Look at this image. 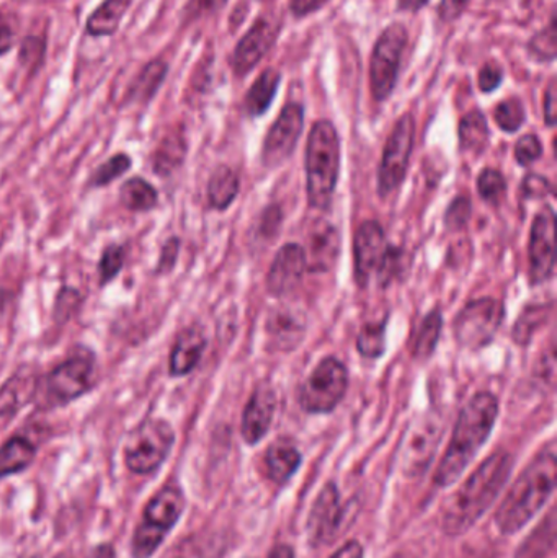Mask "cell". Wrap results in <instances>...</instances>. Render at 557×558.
<instances>
[{
    "label": "cell",
    "mask_w": 557,
    "mask_h": 558,
    "mask_svg": "<svg viewBox=\"0 0 557 558\" xmlns=\"http://www.w3.org/2000/svg\"><path fill=\"white\" fill-rule=\"evenodd\" d=\"M56 558H74V557L68 556V554H61V556H58Z\"/></svg>",
    "instance_id": "91938a15"
},
{
    "label": "cell",
    "mask_w": 557,
    "mask_h": 558,
    "mask_svg": "<svg viewBox=\"0 0 557 558\" xmlns=\"http://www.w3.org/2000/svg\"><path fill=\"white\" fill-rule=\"evenodd\" d=\"M280 81L281 75L277 69L268 68L262 72L261 77L252 84L245 97V110L251 117H262L270 108Z\"/></svg>",
    "instance_id": "d4e9b609"
},
{
    "label": "cell",
    "mask_w": 557,
    "mask_h": 558,
    "mask_svg": "<svg viewBox=\"0 0 557 558\" xmlns=\"http://www.w3.org/2000/svg\"><path fill=\"white\" fill-rule=\"evenodd\" d=\"M124 260H126V251L123 245L110 244L101 252L100 262H98V275H100V286L108 284L123 270Z\"/></svg>",
    "instance_id": "f35d334b"
},
{
    "label": "cell",
    "mask_w": 557,
    "mask_h": 558,
    "mask_svg": "<svg viewBox=\"0 0 557 558\" xmlns=\"http://www.w3.org/2000/svg\"><path fill=\"white\" fill-rule=\"evenodd\" d=\"M444 327V317L440 311H432L422 322L417 335H415L414 347H412V356L417 360H425L434 353L437 348L438 338Z\"/></svg>",
    "instance_id": "d6a6232c"
},
{
    "label": "cell",
    "mask_w": 557,
    "mask_h": 558,
    "mask_svg": "<svg viewBox=\"0 0 557 558\" xmlns=\"http://www.w3.org/2000/svg\"><path fill=\"white\" fill-rule=\"evenodd\" d=\"M277 410V393L270 384H262L244 409L242 415V438L247 445L254 446L267 436Z\"/></svg>",
    "instance_id": "d6986e66"
},
{
    "label": "cell",
    "mask_w": 557,
    "mask_h": 558,
    "mask_svg": "<svg viewBox=\"0 0 557 558\" xmlns=\"http://www.w3.org/2000/svg\"><path fill=\"white\" fill-rule=\"evenodd\" d=\"M557 456L555 442L543 449L507 492L496 513L497 530L507 536L519 533L545 507L555 492Z\"/></svg>",
    "instance_id": "3957f363"
},
{
    "label": "cell",
    "mask_w": 557,
    "mask_h": 558,
    "mask_svg": "<svg viewBox=\"0 0 557 558\" xmlns=\"http://www.w3.org/2000/svg\"><path fill=\"white\" fill-rule=\"evenodd\" d=\"M329 0H290L291 12L296 16H306L326 5Z\"/></svg>",
    "instance_id": "f5cc1de1"
},
{
    "label": "cell",
    "mask_w": 557,
    "mask_h": 558,
    "mask_svg": "<svg viewBox=\"0 0 557 558\" xmlns=\"http://www.w3.org/2000/svg\"><path fill=\"white\" fill-rule=\"evenodd\" d=\"M391 558H414L412 556H408V554H398V556L391 557Z\"/></svg>",
    "instance_id": "680465c9"
},
{
    "label": "cell",
    "mask_w": 557,
    "mask_h": 558,
    "mask_svg": "<svg viewBox=\"0 0 557 558\" xmlns=\"http://www.w3.org/2000/svg\"><path fill=\"white\" fill-rule=\"evenodd\" d=\"M16 29L9 15L0 13V54H5L15 45Z\"/></svg>",
    "instance_id": "c3c4849f"
},
{
    "label": "cell",
    "mask_w": 557,
    "mask_h": 558,
    "mask_svg": "<svg viewBox=\"0 0 557 558\" xmlns=\"http://www.w3.org/2000/svg\"><path fill=\"white\" fill-rule=\"evenodd\" d=\"M385 231L376 221H366L355 234V278L359 286H366L373 275L379 274L388 255Z\"/></svg>",
    "instance_id": "2e32d148"
},
{
    "label": "cell",
    "mask_w": 557,
    "mask_h": 558,
    "mask_svg": "<svg viewBox=\"0 0 557 558\" xmlns=\"http://www.w3.org/2000/svg\"><path fill=\"white\" fill-rule=\"evenodd\" d=\"M340 172V140L330 121L314 123L306 147L307 199L316 209L332 202Z\"/></svg>",
    "instance_id": "277c9868"
},
{
    "label": "cell",
    "mask_w": 557,
    "mask_h": 558,
    "mask_svg": "<svg viewBox=\"0 0 557 558\" xmlns=\"http://www.w3.org/2000/svg\"><path fill=\"white\" fill-rule=\"evenodd\" d=\"M513 458L506 451L494 452L445 505L441 527L448 536H461L486 514L509 481Z\"/></svg>",
    "instance_id": "6da1fadb"
},
{
    "label": "cell",
    "mask_w": 557,
    "mask_h": 558,
    "mask_svg": "<svg viewBox=\"0 0 557 558\" xmlns=\"http://www.w3.org/2000/svg\"><path fill=\"white\" fill-rule=\"evenodd\" d=\"M330 558H363L362 544L359 541H349Z\"/></svg>",
    "instance_id": "11a10c76"
},
{
    "label": "cell",
    "mask_w": 557,
    "mask_h": 558,
    "mask_svg": "<svg viewBox=\"0 0 557 558\" xmlns=\"http://www.w3.org/2000/svg\"><path fill=\"white\" fill-rule=\"evenodd\" d=\"M35 454V446L28 439L22 436L10 438L0 448V478L25 471L32 464Z\"/></svg>",
    "instance_id": "f1b7e54d"
},
{
    "label": "cell",
    "mask_w": 557,
    "mask_h": 558,
    "mask_svg": "<svg viewBox=\"0 0 557 558\" xmlns=\"http://www.w3.org/2000/svg\"><path fill=\"white\" fill-rule=\"evenodd\" d=\"M349 373L337 357H326L317 364L300 393V403L307 413H330L346 397Z\"/></svg>",
    "instance_id": "9c48e42d"
},
{
    "label": "cell",
    "mask_w": 557,
    "mask_h": 558,
    "mask_svg": "<svg viewBox=\"0 0 557 558\" xmlns=\"http://www.w3.org/2000/svg\"><path fill=\"white\" fill-rule=\"evenodd\" d=\"M543 146L535 134H526L520 137L516 146V159L522 167L530 166L542 157Z\"/></svg>",
    "instance_id": "b9f144b4"
},
{
    "label": "cell",
    "mask_w": 557,
    "mask_h": 558,
    "mask_svg": "<svg viewBox=\"0 0 557 558\" xmlns=\"http://www.w3.org/2000/svg\"><path fill=\"white\" fill-rule=\"evenodd\" d=\"M185 510V497L177 485H167L150 498L133 539V557L149 558L175 526Z\"/></svg>",
    "instance_id": "5b68a950"
},
{
    "label": "cell",
    "mask_w": 557,
    "mask_h": 558,
    "mask_svg": "<svg viewBox=\"0 0 557 558\" xmlns=\"http://www.w3.org/2000/svg\"><path fill=\"white\" fill-rule=\"evenodd\" d=\"M38 377L29 371H19L0 387V416H12L38 393Z\"/></svg>",
    "instance_id": "603a6c76"
},
{
    "label": "cell",
    "mask_w": 557,
    "mask_h": 558,
    "mask_svg": "<svg viewBox=\"0 0 557 558\" xmlns=\"http://www.w3.org/2000/svg\"><path fill=\"white\" fill-rule=\"evenodd\" d=\"M179 252H180V239L172 238L162 245V251H160L159 262H157L156 274L157 275H167L173 270L175 267L177 260H179Z\"/></svg>",
    "instance_id": "f6af8a7d"
},
{
    "label": "cell",
    "mask_w": 557,
    "mask_h": 558,
    "mask_svg": "<svg viewBox=\"0 0 557 558\" xmlns=\"http://www.w3.org/2000/svg\"><path fill=\"white\" fill-rule=\"evenodd\" d=\"M268 558H294V550L290 546H277Z\"/></svg>",
    "instance_id": "6f0895ef"
},
{
    "label": "cell",
    "mask_w": 557,
    "mask_h": 558,
    "mask_svg": "<svg viewBox=\"0 0 557 558\" xmlns=\"http://www.w3.org/2000/svg\"><path fill=\"white\" fill-rule=\"evenodd\" d=\"M408 41V28L401 23L388 26L376 41L370 64V85L376 101L388 100L395 92Z\"/></svg>",
    "instance_id": "ba28073f"
},
{
    "label": "cell",
    "mask_w": 557,
    "mask_h": 558,
    "mask_svg": "<svg viewBox=\"0 0 557 558\" xmlns=\"http://www.w3.org/2000/svg\"><path fill=\"white\" fill-rule=\"evenodd\" d=\"M342 517L339 488L334 482H329L317 495L307 520V534L313 547L326 546L336 539Z\"/></svg>",
    "instance_id": "9a60e30c"
},
{
    "label": "cell",
    "mask_w": 557,
    "mask_h": 558,
    "mask_svg": "<svg viewBox=\"0 0 557 558\" xmlns=\"http://www.w3.org/2000/svg\"><path fill=\"white\" fill-rule=\"evenodd\" d=\"M307 270L306 251L298 244H287L278 251L267 277V289L275 298L290 294L303 281Z\"/></svg>",
    "instance_id": "ac0fdd59"
},
{
    "label": "cell",
    "mask_w": 557,
    "mask_h": 558,
    "mask_svg": "<svg viewBox=\"0 0 557 558\" xmlns=\"http://www.w3.org/2000/svg\"><path fill=\"white\" fill-rule=\"evenodd\" d=\"M504 318V305L493 298L468 302L455 320L458 343L468 350H481L496 337Z\"/></svg>",
    "instance_id": "30bf717a"
},
{
    "label": "cell",
    "mask_w": 557,
    "mask_h": 558,
    "mask_svg": "<svg viewBox=\"0 0 557 558\" xmlns=\"http://www.w3.org/2000/svg\"><path fill=\"white\" fill-rule=\"evenodd\" d=\"M186 156V143L182 134L172 133L164 137L153 156L154 173L160 177H169L175 172Z\"/></svg>",
    "instance_id": "83f0119b"
},
{
    "label": "cell",
    "mask_w": 557,
    "mask_h": 558,
    "mask_svg": "<svg viewBox=\"0 0 557 558\" xmlns=\"http://www.w3.org/2000/svg\"><path fill=\"white\" fill-rule=\"evenodd\" d=\"M160 558H202L199 549L192 539L180 541L172 549L167 550Z\"/></svg>",
    "instance_id": "816d5d0a"
},
{
    "label": "cell",
    "mask_w": 557,
    "mask_h": 558,
    "mask_svg": "<svg viewBox=\"0 0 557 558\" xmlns=\"http://www.w3.org/2000/svg\"><path fill=\"white\" fill-rule=\"evenodd\" d=\"M340 252V235L336 226L319 221L310 232V254H306L307 268L313 271H327L334 267Z\"/></svg>",
    "instance_id": "ffe728a7"
},
{
    "label": "cell",
    "mask_w": 557,
    "mask_h": 558,
    "mask_svg": "<svg viewBox=\"0 0 557 558\" xmlns=\"http://www.w3.org/2000/svg\"><path fill=\"white\" fill-rule=\"evenodd\" d=\"M271 344L278 350L290 351L298 347L306 333V320L296 311L280 308L267 322Z\"/></svg>",
    "instance_id": "7402d4cb"
},
{
    "label": "cell",
    "mask_w": 557,
    "mask_h": 558,
    "mask_svg": "<svg viewBox=\"0 0 557 558\" xmlns=\"http://www.w3.org/2000/svg\"><path fill=\"white\" fill-rule=\"evenodd\" d=\"M507 182L499 170L486 169L477 177V192L484 202L497 205L506 195Z\"/></svg>",
    "instance_id": "ab89813d"
},
{
    "label": "cell",
    "mask_w": 557,
    "mask_h": 558,
    "mask_svg": "<svg viewBox=\"0 0 557 558\" xmlns=\"http://www.w3.org/2000/svg\"><path fill=\"white\" fill-rule=\"evenodd\" d=\"M167 74V64L162 61H153L143 69L140 75H137L136 84L131 88V94L136 100H149L157 88L162 84L164 78Z\"/></svg>",
    "instance_id": "836d02e7"
},
{
    "label": "cell",
    "mask_w": 557,
    "mask_h": 558,
    "mask_svg": "<svg viewBox=\"0 0 557 558\" xmlns=\"http://www.w3.org/2000/svg\"><path fill=\"white\" fill-rule=\"evenodd\" d=\"M468 3H470V0H441L440 5H438V16H440L441 22H455L464 12Z\"/></svg>",
    "instance_id": "681fc988"
},
{
    "label": "cell",
    "mask_w": 557,
    "mask_h": 558,
    "mask_svg": "<svg viewBox=\"0 0 557 558\" xmlns=\"http://www.w3.org/2000/svg\"><path fill=\"white\" fill-rule=\"evenodd\" d=\"M133 0H107L87 20L90 36L113 35Z\"/></svg>",
    "instance_id": "484cf974"
},
{
    "label": "cell",
    "mask_w": 557,
    "mask_h": 558,
    "mask_svg": "<svg viewBox=\"0 0 557 558\" xmlns=\"http://www.w3.org/2000/svg\"><path fill=\"white\" fill-rule=\"evenodd\" d=\"M494 120H496L500 130L507 131V133H516L525 123V107L519 98L500 101L496 111H494Z\"/></svg>",
    "instance_id": "8d00e7d4"
},
{
    "label": "cell",
    "mask_w": 557,
    "mask_h": 558,
    "mask_svg": "<svg viewBox=\"0 0 557 558\" xmlns=\"http://www.w3.org/2000/svg\"><path fill=\"white\" fill-rule=\"evenodd\" d=\"M431 0H398V7L405 12H419L424 9Z\"/></svg>",
    "instance_id": "9f6ffc18"
},
{
    "label": "cell",
    "mask_w": 557,
    "mask_h": 558,
    "mask_svg": "<svg viewBox=\"0 0 557 558\" xmlns=\"http://www.w3.org/2000/svg\"><path fill=\"white\" fill-rule=\"evenodd\" d=\"M81 304V294L77 289L62 288L56 299L55 318L58 322L69 320L72 312Z\"/></svg>",
    "instance_id": "7bdbcfd3"
},
{
    "label": "cell",
    "mask_w": 557,
    "mask_h": 558,
    "mask_svg": "<svg viewBox=\"0 0 557 558\" xmlns=\"http://www.w3.org/2000/svg\"><path fill=\"white\" fill-rule=\"evenodd\" d=\"M461 149L467 153L483 154L489 144V126L480 110L470 111L460 123Z\"/></svg>",
    "instance_id": "4dcf8cb0"
},
{
    "label": "cell",
    "mask_w": 557,
    "mask_h": 558,
    "mask_svg": "<svg viewBox=\"0 0 557 558\" xmlns=\"http://www.w3.org/2000/svg\"><path fill=\"white\" fill-rule=\"evenodd\" d=\"M415 123L411 113H405L396 123L383 153L378 170V193L382 198L392 195L404 182L412 149H414Z\"/></svg>",
    "instance_id": "8fae6325"
},
{
    "label": "cell",
    "mask_w": 557,
    "mask_h": 558,
    "mask_svg": "<svg viewBox=\"0 0 557 558\" xmlns=\"http://www.w3.org/2000/svg\"><path fill=\"white\" fill-rule=\"evenodd\" d=\"M239 193V179L228 166L213 170L208 182V202L211 208L225 211Z\"/></svg>",
    "instance_id": "4316f807"
},
{
    "label": "cell",
    "mask_w": 557,
    "mask_h": 558,
    "mask_svg": "<svg viewBox=\"0 0 557 558\" xmlns=\"http://www.w3.org/2000/svg\"><path fill=\"white\" fill-rule=\"evenodd\" d=\"M555 234L556 215L552 206L536 215L530 234V281L532 284H542L552 278L555 271Z\"/></svg>",
    "instance_id": "5bb4252c"
},
{
    "label": "cell",
    "mask_w": 557,
    "mask_h": 558,
    "mask_svg": "<svg viewBox=\"0 0 557 558\" xmlns=\"http://www.w3.org/2000/svg\"><path fill=\"white\" fill-rule=\"evenodd\" d=\"M301 452L296 446L288 439H278L268 448L265 456V468H267L268 477L275 484L283 485L296 474L300 469Z\"/></svg>",
    "instance_id": "cb8c5ba5"
},
{
    "label": "cell",
    "mask_w": 557,
    "mask_h": 558,
    "mask_svg": "<svg viewBox=\"0 0 557 558\" xmlns=\"http://www.w3.org/2000/svg\"><path fill=\"white\" fill-rule=\"evenodd\" d=\"M173 442L175 433L166 420H146L133 429L124 446L128 469L134 474H150L166 461Z\"/></svg>",
    "instance_id": "8992f818"
},
{
    "label": "cell",
    "mask_w": 557,
    "mask_h": 558,
    "mask_svg": "<svg viewBox=\"0 0 557 558\" xmlns=\"http://www.w3.org/2000/svg\"><path fill=\"white\" fill-rule=\"evenodd\" d=\"M280 35V25L268 16H262L251 26L235 46L232 68L238 75H245L267 56Z\"/></svg>",
    "instance_id": "e0dca14e"
},
{
    "label": "cell",
    "mask_w": 557,
    "mask_h": 558,
    "mask_svg": "<svg viewBox=\"0 0 557 558\" xmlns=\"http://www.w3.org/2000/svg\"><path fill=\"white\" fill-rule=\"evenodd\" d=\"M228 0H192V9L190 12L193 15H206V13H215L226 5Z\"/></svg>",
    "instance_id": "db71d44e"
},
{
    "label": "cell",
    "mask_w": 557,
    "mask_h": 558,
    "mask_svg": "<svg viewBox=\"0 0 557 558\" xmlns=\"http://www.w3.org/2000/svg\"><path fill=\"white\" fill-rule=\"evenodd\" d=\"M557 118V90L556 78L549 81L545 92V120L548 126H555Z\"/></svg>",
    "instance_id": "f907efd6"
},
{
    "label": "cell",
    "mask_w": 557,
    "mask_h": 558,
    "mask_svg": "<svg viewBox=\"0 0 557 558\" xmlns=\"http://www.w3.org/2000/svg\"><path fill=\"white\" fill-rule=\"evenodd\" d=\"M441 422L438 416L425 415L414 423L405 435L401 448V465L409 477H417L431 464L441 439Z\"/></svg>",
    "instance_id": "7c38bea8"
},
{
    "label": "cell",
    "mask_w": 557,
    "mask_h": 558,
    "mask_svg": "<svg viewBox=\"0 0 557 558\" xmlns=\"http://www.w3.org/2000/svg\"><path fill=\"white\" fill-rule=\"evenodd\" d=\"M470 199L464 198V196H460V198L455 199V202L451 203L450 208H448L447 216H445V222H447V226L450 229H461L468 221H470Z\"/></svg>",
    "instance_id": "ee69618b"
},
{
    "label": "cell",
    "mask_w": 557,
    "mask_h": 558,
    "mask_svg": "<svg viewBox=\"0 0 557 558\" xmlns=\"http://www.w3.org/2000/svg\"><path fill=\"white\" fill-rule=\"evenodd\" d=\"M502 81L504 71L500 69V65H497L496 62H489V64L481 69L477 84H480V88L484 94H489V92L497 90L500 84H502Z\"/></svg>",
    "instance_id": "bcb514c9"
},
{
    "label": "cell",
    "mask_w": 557,
    "mask_h": 558,
    "mask_svg": "<svg viewBox=\"0 0 557 558\" xmlns=\"http://www.w3.org/2000/svg\"><path fill=\"white\" fill-rule=\"evenodd\" d=\"M95 357L88 350L62 361L45 377L46 407H64L90 392L94 387Z\"/></svg>",
    "instance_id": "52a82bcc"
},
{
    "label": "cell",
    "mask_w": 557,
    "mask_h": 558,
    "mask_svg": "<svg viewBox=\"0 0 557 558\" xmlns=\"http://www.w3.org/2000/svg\"><path fill=\"white\" fill-rule=\"evenodd\" d=\"M261 2H271V0H261Z\"/></svg>",
    "instance_id": "94428289"
},
{
    "label": "cell",
    "mask_w": 557,
    "mask_h": 558,
    "mask_svg": "<svg viewBox=\"0 0 557 558\" xmlns=\"http://www.w3.org/2000/svg\"><path fill=\"white\" fill-rule=\"evenodd\" d=\"M304 126V108L300 104H288L267 133L262 149L265 167L280 166L293 154Z\"/></svg>",
    "instance_id": "4fadbf2b"
},
{
    "label": "cell",
    "mask_w": 557,
    "mask_h": 558,
    "mask_svg": "<svg viewBox=\"0 0 557 558\" xmlns=\"http://www.w3.org/2000/svg\"><path fill=\"white\" fill-rule=\"evenodd\" d=\"M120 202L128 211L147 213L156 208L159 195L147 180L134 177L121 185Z\"/></svg>",
    "instance_id": "f546056e"
},
{
    "label": "cell",
    "mask_w": 557,
    "mask_h": 558,
    "mask_svg": "<svg viewBox=\"0 0 557 558\" xmlns=\"http://www.w3.org/2000/svg\"><path fill=\"white\" fill-rule=\"evenodd\" d=\"M556 520L555 510L549 511L548 520L536 527L535 533L520 547L516 558H545L555 549Z\"/></svg>",
    "instance_id": "1f68e13d"
},
{
    "label": "cell",
    "mask_w": 557,
    "mask_h": 558,
    "mask_svg": "<svg viewBox=\"0 0 557 558\" xmlns=\"http://www.w3.org/2000/svg\"><path fill=\"white\" fill-rule=\"evenodd\" d=\"M131 157L128 154H117V156L110 157L107 162L98 166L94 170L90 177V183L88 185L94 189H100V186L110 185L114 180L120 179L121 175L131 169Z\"/></svg>",
    "instance_id": "d590c367"
},
{
    "label": "cell",
    "mask_w": 557,
    "mask_h": 558,
    "mask_svg": "<svg viewBox=\"0 0 557 558\" xmlns=\"http://www.w3.org/2000/svg\"><path fill=\"white\" fill-rule=\"evenodd\" d=\"M206 348V338L196 327L185 328L177 337L169 360V374L172 377H183L192 373L202 360Z\"/></svg>",
    "instance_id": "44dd1931"
},
{
    "label": "cell",
    "mask_w": 557,
    "mask_h": 558,
    "mask_svg": "<svg viewBox=\"0 0 557 558\" xmlns=\"http://www.w3.org/2000/svg\"><path fill=\"white\" fill-rule=\"evenodd\" d=\"M523 193H525L526 198H543V196L552 193V185H549L548 180L533 173V175L523 180Z\"/></svg>",
    "instance_id": "7dc6e473"
},
{
    "label": "cell",
    "mask_w": 557,
    "mask_h": 558,
    "mask_svg": "<svg viewBox=\"0 0 557 558\" xmlns=\"http://www.w3.org/2000/svg\"><path fill=\"white\" fill-rule=\"evenodd\" d=\"M499 416V402L489 392H480L467 403L458 416L450 445L435 472V484L450 487L463 475L480 449L486 445Z\"/></svg>",
    "instance_id": "7a4b0ae2"
},
{
    "label": "cell",
    "mask_w": 557,
    "mask_h": 558,
    "mask_svg": "<svg viewBox=\"0 0 557 558\" xmlns=\"http://www.w3.org/2000/svg\"><path fill=\"white\" fill-rule=\"evenodd\" d=\"M546 317H548V307L546 305H535V307L526 308L522 317L517 322L516 327H513V340H516V343L525 347L530 338L533 337V333L545 324Z\"/></svg>",
    "instance_id": "74e56055"
},
{
    "label": "cell",
    "mask_w": 557,
    "mask_h": 558,
    "mask_svg": "<svg viewBox=\"0 0 557 558\" xmlns=\"http://www.w3.org/2000/svg\"><path fill=\"white\" fill-rule=\"evenodd\" d=\"M530 54L536 61H555L556 58V16H552V22L545 29L535 35L530 41Z\"/></svg>",
    "instance_id": "60d3db41"
},
{
    "label": "cell",
    "mask_w": 557,
    "mask_h": 558,
    "mask_svg": "<svg viewBox=\"0 0 557 558\" xmlns=\"http://www.w3.org/2000/svg\"><path fill=\"white\" fill-rule=\"evenodd\" d=\"M360 354L370 360L382 357L386 351V322L363 325L356 340Z\"/></svg>",
    "instance_id": "e575fe53"
}]
</instances>
